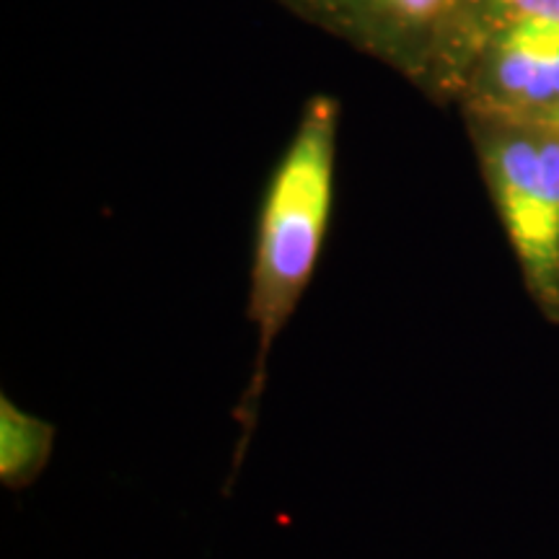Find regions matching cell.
I'll return each mask as SVG.
<instances>
[{
  "label": "cell",
  "mask_w": 559,
  "mask_h": 559,
  "mask_svg": "<svg viewBox=\"0 0 559 559\" xmlns=\"http://www.w3.org/2000/svg\"><path fill=\"white\" fill-rule=\"evenodd\" d=\"M342 107L332 94L306 99L296 130L264 185L251 251L247 317L257 332L254 368L236 407L234 464L226 487L236 485L260 419L267 362L280 334L309 290L330 234L337 190Z\"/></svg>",
  "instance_id": "cell-1"
},
{
  "label": "cell",
  "mask_w": 559,
  "mask_h": 559,
  "mask_svg": "<svg viewBox=\"0 0 559 559\" xmlns=\"http://www.w3.org/2000/svg\"><path fill=\"white\" fill-rule=\"evenodd\" d=\"M464 122L523 285L559 324V122L477 109Z\"/></svg>",
  "instance_id": "cell-2"
},
{
  "label": "cell",
  "mask_w": 559,
  "mask_h": 559,
  "mask_svg": "<svg viewBox=\"0 0 559 559\" xmlns=\"http://www.w3.org/2000/svg\"><path fill=\"white\" fill-rule=\"evenodd\" d=\"M438 104H451L472 0H275Z\"/></svg>",
  "instance_id": "cell-3"
},
{
  "label": "cell",
  "mask_w": 559,
  "mask_h": 559,
  "mask_svg": "<svg viewBox=\"0 0 559 559\" xmlns=\"http://www.w3.org/2000/svg\"><path fill=\"white\" fill-rule=\"evenodd\" d=\"M453 104L461 111L551 117L559 109V21L515 19L472 41Z\"/></svg>",
  "instance_id": "cell-4"
},
{
  "label": "cell",
  "mask_w": 559,
  "mask_h": 559,
  "mask_svg": "<svg viewBox=\"0 0 559 559\" xmlns=\"http://www.w3.org/2000/svg\"><path fill=\"white\" fill-rule=\"evenodd\" d=\"M55 428L29 415L9 396L0 400V479L5 487L34 485L52 456Z\"/></svg>",
  "instance_id": "cell-5"
},
{
  "label": "cell",
  "mask_w": 559,
  "mask_h": 559,
  "mask_svg": "<svg viewBox=\"0 0 559 559\" xmlns=\"http://www.w3.org/2000/svg\"><path fill=\"white\" fill-rule=\"evenodd\" d=\"M515 19H555L559 21V0H472L469 9V26H466L464 50H461L459 70L464 66L466 52H469L472 41L479 37L489 26L502 24V21ZM456 70V81H459ZM456 81H453V91H456ZM453 104V96H451Z\"/></svg>",
  "instance_id": "cell-6"
},
{
  "label": "cell",
  "mask_w": 559,
  "mask_h": 559,
  "mask_svg": "<svg viewBox=\"0 0 559 559\" xmlns=\"http://www.w3.org/2000/svg\"><path fill=\"white\" fill-rule=\"evenodd\" d=\"M549 120H557V122H559V109L555 111V115H551V117H549Z\"/></svg>",
  "instance_id": "cell-7"
}]
</instances>
